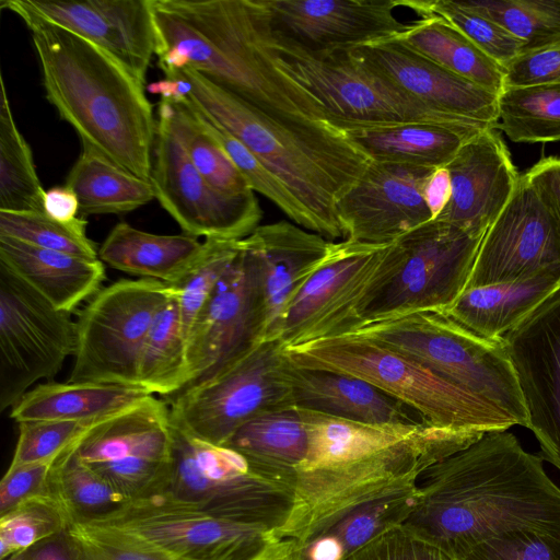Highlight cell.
<instances>
[{"label": "cell", "mask_w": 560, "mask_h": 560, "mask_svg": "<svg viewBox=\"0 0 560 560\" xmlns=\"http://www.w3.org/2000/svg\"><path fill=\"white\" fill-rule=\"evenodd\" d=\"M305 369L357 376L418 410L433 427L486 434L512 423L491 407L427 368L358 335H343L284 348Z\"/></svg>", "instance_id": "52a82bcc"}, {"label": "cell", "mask_w": 560, "mask_h": 560, "mask_svg": "<svg viewBox=\"0 0 560 560\" xmlns=\"http://www.w3.org/2000/svg\"><path fill=\"white\" fill-rule=\"evenodd\" d=\"M44 211L55 220L70 222L79 217L78 197L66 185L52 187L45 192Z\"/></svg>", "instance_id": "11a10c76"}, {"label": "cell", "mask_w": 560, "mask_h": 560, "mask_svg": "<svg viewBox=\"0 0 560 560\" xmlns=\"http://www.w3.org/2000/svg\"><path fill=\"white\" fill-rule=\"evenodd\" d=\"M0 265L55 308L72 313L102 288L105 267L91 260L0 235Z\"/></svg>", "instance_id": "83f0119b"}, {"label": "cell", "mask_w": 560, "mask_h": 560, "mask_svg": "<svg viewBox=\"0 0 560 560\" xmlns=\"http://www.w3.org/2000/svg\"><path fill=\"white\" fill-rule=\"evenodd\" d=\"M65 185L79 200V217L120 214L155 198L150 180L122 168L86 143L72 165Z\"/></svg>", "instance_id": "e575fe53"}, {"label": "cell", "mask_w": 560, "mask_h": 560, "mask_svg": "<svg viewBox=\"0 0 560 560\" xmlns=\"http://www.w3.org/2000/svg\"><path fill=\"white\" fill-rule=\"evenodd\" d=\"M417 486L366 502L302 542L294 540L295 560H347L393 527L402 525L418 504Z\"/></svg>", "instance_id": "1f68e13d"}, {"label": "cell", "mask_w": 560, "mask_h": 560, "mask_svg": "<svg viewBox=\"0 0 560 560\" xmlns=\"http://www.w3.org/2000/svg\"><path fill=\"white\" fill-rule=\"evenodd\" d=\"M498 129L517 143L560 141V84L504 88Z\"/></svg>", "instance_id": "ab89813d"}, {"label": "cell", "mask_w": 560, "mask_h": 560, "mask_svg": "<svg viewBox=\"0 0 560 560\" xmlns=\"http://www.w3.org/2000/svg\"><path fill=\"white\" fill-rule=\"evenodd\" d=\"M107 419L20 422L18 423L19 438L10 465L55 459L70 445L83 438L90 430Z\"/></svg>", "instance_id": "7dc6e473"}, {"label": "cell", "mask_w": 560, "mask_h": 560, "mask_svg": "<svg viewBox=\"0 0 560 560\" xmlns=\"http://www.w3.org/2000/svg\"><path fill=\"white\" fill-rule=\"evenodd\" d=\"M77 442L55 460L47 492L60 502L71 524H92L116 514L131 500L116 491L81 460L75 448Z\"/></svg>", "instance_id": "74e56055"}, {"label": "cell", "mask_w": 560, "mask_h": 560, "mask_svg": "<svg viewBox=\"0 0 560 560\" xmlns=\"http://www.w3.org/2000/svg\"><path fill=\"white\" fill-rule=\"evenodd\" d=\"M159 104L166 109L190 161L211 187L231 196L254 191L186 100L180 103L161 100Z\"/></svg>", "instance_id": "60d3db41"}, {"label": "cell", "mask_w": 560, "mask_h": 560, "mask_svg": "<svg viewBox=\"0 0 560 560\" xmlns=\"http://www.w3.org/2000/svg\"><path fill=\"white\" fill-rule=\"evenodd\" d=\"M56 459L10 465L0 482V514L25 500L46 493Z\"/></svg>", "instance_id": "f5cc1de1"}, {"label": "cell", "mask_w": 560, "mask_h": 560, "mask_svg": "<svg viewBox=\"0 0 560 560\" xmlns=\"http://www.w3.org/2000/svg\"><path fill=\"white\" fill-rule=\"evenodd\" d=\"M163 73L184 79L186 101L235 137L284 185L304 209L311 232L328 240L343 238L335 205L370 159L340 131L275 118L190 68Z\"/></svg>", "instance_id": "5b68a950"}, {"label": "cell", "mask_w": 560, "mask_h": 560, "mask_svg": "<svg viewBox=\"0 0 560 560\" xmlns=\"http://www.w3.org/2000/svg\"><path fill=\"white\" fill-rule=\"evenodd\" d=\"M285 365L282 343L264 341L218 375L168 396L171 422L224 445L252 419L294 407Z\"/></svg>", "instance_id": "8fae6325"}, {"label": "cell", "mask_w": 560, "mask_h": 560, "mask_svg": "<svg viewBox=\"0 0 560 560\" xmlns=\"http://www.w3.org/2000/svg\"><path fill=\"white\" fill-rule=\"evenodd\" d=\"M68 534L75 560H171L106 528L72 523Z\"/></svg>", "instance_id": "681fc988"}, {"label": "cell", "mask_w": 560, "mask_h": 560, "mask_svg": "<svg viewBox=\"0 0 560 560\" xmlns=\"http://www.w3.org/2000/svg\"><path fill=\"white\" fill-rule=\"evenodd\" d=\"M262 560H295L294 541L292 539L281 540Z\"/></svg>", "instance_id": "91938a15"}, {"label": "cell", "mask_w": 560, "mask_h": 560, "mask_svg": "<svg viewBox=\"0 0 560 560\" xmlns=\"http://www.w3.org/2000/svg\"><path fill=\"white\" fill-rule=\"evenodd\" d=\"M88 221L78 217L61 222L45 212L0 211V235L21 242L91 260H97L98 249L86 234Z\"/></svg>", "instance_id": "7bdbcfd3"}, {"label": "cell", "mask_w": 560, "mask_h": 560, "mask_svg": "<svg viewBox=\"0 0 560 560\" xmlns=\"http://www.w3.org/2000/svg\"><path fill=\"white\" fill-rule=\"evenodd\" d=\"M347 50L427 107L497 129L498 94L440 67L397 38Z\"/></svg>", "instance_id": "cb8c5ba5"}, {"label": "cell", "mask_w": 560, "mask_h": 560, "mask_svg": "<svg viewBox=\"0 0 560 560\" xmlns=\"http://www.w3.org/2000/svg\"><path fill=\"white\" fill-rule=\"evenodd\" d=\"M467 2L520 39L524 44V50L540 48L560 40V23L542 8L539 0Z\"/></svg>", "instance_id": "bcb514c9"}, {"label": "cell", "mask_w": 560, "mask_h": 560, "mask_svg": "<svg viewBox=\"0 0 560 560\" xmlns=\"http://www.w3.org/2000/svg\"><path fill=\"white\" fill-rule=\"evenodd\" d=\"M77 349V320L0 265V409L51 380Z\"/></svg>", "instance_id": "5bb4252c"}, {"label": "cell", "mask_w": 560, "mask_h": 560, "mask_svg": "<svg viewBox=\"0 0 560 560\" xmlns=\"http://www.w3.org/2000/svg\"><path fill=\"white\" fill-rule=\"evenodd\" d=\"M307 445V428L295 406L252 419L224 444L293 491L295 469Z\"/></svg>", "instance_id": "836d02e7"}, {"label": "cell", "mask_w": 560, "mask_h": 560, "mask_svg": "<svg viewBox=\"0 0 560 560\" xmlns=\"http://www.w3.org/2000/svg\"><path fill=\"white\" fill-rule=\"evenodd\" d=\"M243 241L259 269L266 341L278 340L289 303L327 258L334 242L288 221L259 225Z\"/></svg>", "instance_id": "484cf974"}, {"label": "cell", "mask_w": 560, "mask_h": 560, "mask_svg": "<svg viewBox=\"0 0 560 560\" xmlns=\"http://www.w3.org/2000/svg\"><path fill=\"white\" fill-rule=\"evenodd\" d=\"M301 411L308 445L295 469L292 514L277 534L296 544L366 502L417 486L429 467L485 435L433 425H370Z\"/></svg>", "instance_id": "7a4b0ae2"}, {"label": "cell", "mask_w": 560, "mask_h": 560, "mask_svg": "<svg viewBox=\"0 0 560 560\" xmlns=\"http://www.w3.org/2000/svg\"><path fill=\"white\" fill-rule=\"evenodd\" d=\"M347 560H450L441 550L398 525L374 538Z\"/></svg>", "instance_id": "f907efd6"}, {"label": "cell", "mask_w": 560, "mask_h": 560, "mask_svg": "<svg viewBox=\"0 0 560 560\" xmlns=\"http://www.w3.org/2000/svg\"><path fill=\"white\" fill-rule=\"evenodd\" d=\"M264 341L259 269L242 240L236 258L187 334L188 384L184 388L218 375Z\"/></svg>", "instance_id": "2e32d148"}, {"label": "cell", "mask_w": 560, "mask_h": 560, "mask_svg": "<svg viewBox=\"0 0 560 560\" xmlns=\"http://www.w3.org/2000/svg\"><path fill=\"white\" fill-rule=\"evenodd\" d=\"M152 493L215 517L265 527L276 536L294 506V491L242 454L200 440L173 423L170 468Z\"/></svg>", "instance_id": "9c48e42d"}, {"label": "cell", "mask_w": 560, "mask_h": 560, "mask_svg": "<svg viewBox=\"0 0 560 560\" xmlns=\"http://www.w3.org/2000/svg\"><path fill=\"white\" fill-rule=\"evenodd\" d=\"M285 370L298 408L370 425H431L415 408L357 376L300 368L288 359Z\"/></svg>", "instance_id": "4316f807"}, {"label": "cell", "mask_w": 560, "mask_h": 560, "mask_svg": "<svg viewBox=\"0 0 560 560\" xmlns=\"http://www.w3.org/2000/svg\"><path fill=\"white\" fill-rule=\"evenodd\" d=\"M560 267V223L525 174L479 245L466 289ZM465 289V290H466Z\"/></svg>", "instance_id": "d6986e66"}, {"label": "cell", "mask_w": 560, "mask_h": 560, "mask_svg": "<svg viewBox=\"0 0 560 560\" xmlns=\"http://www.w3.org/2000/svg\"><path fill=\"white\" fill-rule=\"evenodd\" d=\"M451 191V177L447 168L440 167L434 170L424 190V198L433 220L439 217L448 203Z\"/></svg>", "instance_id": "6f0895ef"}, {"label": "cell", "mask_w": 560, "mask_h": 560, "mask_svg": "<svg viewBox=\"0 0 560 560\" xmlns=\"http://www.w3.org/2000/svg\"><path fill=\"white\" fill-rule=\"evenodd\" d=\"M138 382L139 387L162 397L172 396L188 384L186 334L174 288L147 336Z\"/></svg>", "instance_id": "8d00e7d4"}, {"label": "cell", "mask_w": 560, "mask_h": 560, "mask_svg": "<svg viewBox=\"0 0 560 560\" xmlns=\"http://www.w3.org/2000/svg\"><path fill=\"white\" fill-rule=\"evenodd\" d=\"M388 244L342 240L289 303L278 340L284 348L343 336L360 327L358 310Z\"/></svg>", "instance_id": "ac0fdd59"}, {"label": "cell", "mask_w": 560, "mask_h": 560, "mask_svg": "<svg viewBox=\"0 0 560 560\" xmlns=\"http://www.w3.org/2000/svg\"><path fill=\"white\" fill-rule=\"evenodd\" d=\"M27 552L28 550L15 552L0 560H27Z\"/></svg>", "instance_id": "6125c7cd"}, {"label": "cell", "mask_w": 560, "mask_h": 560, "mask_svg": "<svg viewBox=\"0 0 560 560\" xmlns=\"http://www.w3.org/2000/svg\"><path fill=\"white\" fill-rule=\"evenodd\" d=\"M27 560H75L68 529L46 538L28 549Z\"/></svg>", "instance_id": "9f6ffc18"}, {"label": "cell", "mask_w": 560, "mask_h": 560, "mask_svg": "<svg viewBox=\"0 0 560 560\" xmlns=\"http://www.w3.org/2000/svg\"><path fill=\"white\" fill-rule=\"evenodd\" d=\"M172 291L171 284L148 278L121 279L101 289L77 320V349L68 382L139 387L147 336Z\"/></svg>", "instance_id": "7c38bea8"}, {"label": "cell", "mask_w": 560, "mask_h": 560, "mask_svg": "<svg viewBox=\"0 0 560 560\" xmlns=\"http://www.w3.org/2000/svg\"><path fill=\"white\" fill-rule=\"evenodd\" d=\"M1 8L24 10L82 36L144 85L155 55L151 0H2Z\"/></svg>", "instance_id": "603a6c76"}, {"label": "cell", "mask_w": 560, "mask_h": 560, "mask_svg": "<svg viewBox=\"0 0 560 560\" xmlns=\"http://www.w3.org/2000/svg\"><path fill=\"white\" fill-rule=\"evenodd\" d=\"M31 32L47 101L81 139L150 180L156 124L144 85L82 36L33 13L10 10Z\"/></svg>", "instance_id": "277c9868"}, {"label": "cell", "mask_w": 560, "mask_h": 560, "mask_svg": "<svg viewBox=\"0 0 560 560\" xmlns=\"http://www.w3.org/2000/svg\"><path fill=\"white\" fill-rule=\"evenodd\" d=\"M46 190L38 178L30 144L20 132L1 75L0 211L45 212Z\"/></svg>", "instance_id": "f35d334b"}, {"label": "cell", "mask_w": 560, "mask_h": 560, "mask_svg": "<svg viewBox=\"0 0 560 560\" xmlns=\"http://www.w3.org/2000/svg\"><path fill=\"white\" fill-rule=\"evenodd\" d=\"M154 396L140 387L107 383L38 384L13 407L18 423L38 420H102L112 418Z\"/></svg>", "instance_id": "4dcf8cb0"}, {"label": "cell", "mask_w": 560, "mask_h": 560, "mask_svg": "<svg viewBox=\"0 0 560 560\" xmlns=\"http://www.w3.org/2000/svg\"><path fill=\"white\" fill-rule=\"evenodd\" d=\"M163 71L190 68L287 122L328 125L319 104L272 66L262 0H151Z\"/></svg>", "instance_id": "3957f363"}, {"label": "cell", "mask_w": 560, "mask_h": 560, "mask_svg": "<svg viewBox=\"0 0 560 560\" xmlns=\"http://www.w3.org/2000/svg\"><path fill=\"white\" fill-rule=\"evenodd\" d=\"M525 175L541 201L560 223V158L542 159Z\"/></svg>", "instance_id": "db71d44e"}, {"label": "cell", "mask_w": 560, "mask_h": 560, "mask_svg": "<svg viewBox=\"0 0 560 560\" xmlns=\"http://www.w3.org/2000/svg\"><path fill=\"white\" fill-rule=\"evenodd\" d=\"M273 35L311 52L350 49L399 37L402 0H262Z\"/></svg>", "instance_id": "7402d4cb"}, {"label": "cell", "mask_w": 560, "mask_h": 560, "mask_svg": "<svg viewBox=\"0 0 560 560\" xmlns=\"http://www.w3.org/2000/svg\"><path fill=\"white\" fill-rule=\"evenodd\" d=\"M419 18L436 16L463 33L488 57L505 68L524 50V44L467 1L402 0Z\"/></svg>", "instance_id": "b9f144b4"}, {"label": "cell", "mask_w": 560, "mask_h": 560, "mask_svg": "<svg viewBox=\"0 0 560 560\" xmlns=\"http://www.w3.org/2000/svg\"><path fill=\"white\" fill-rule=\"evenodd\" d=\"M542 8L560 23V0H539Z\"/></svg>", "instance_id": "94428289"}, {"label": "cell", "mask_w": 560, "mask_h": 560, "mask_svg": "<svg viewBox=\"0 0 560 560\" xmlns=\"http://www.w3.org/2000/svg\"><path fill=\"white\" fill-rule=\"evenodd\" d=\"M351 334L421 364L491 407L513 427L527 428V409L502 339L479 337L440 312L373 322Z\"/></svg>", "instance_id": "8992f818"}, {"label": "cell", "mask_w": 560, "mask_h": 560, "mask_svg": "<svg viewBox=\"0 0 560 560\" xmlns=\"http://www.w3.org/2000/svg\"><path fill=\"white\" fill-rule=\"evenodd\" d=\"M275 548H276V547H275ZM268 555H269V553H268ZM268 555H267V556H268ZM261 560H262V559H261Z\"/></svg>", "instance_id": "be15d7a7"}, {"label": "cell", "mask_w": 560, "mask_h": 560, "mask_svg": "<svg viewBox=\"0 0 560 560\" xmlns=\"http://www.w3.org/2000/svg\"><path fill=\"white\" fill-rule=\"evenodd\" d=\"M242 240H205L198 258L178 282L171 284L178 298L186 340L197 315L236 258Z\"/></svg>", "instance_id": "f6af8a7d"}, {"label": "cell", "mask_w": 560, "mask_h": 560, "mask_svg": "<svg viewBox=\"0 0 560 560\" xmlns=\"http://www.w3.org/2000/svg\"><path fill=\"white\" fill-rule=\"evenodd\" d=\"M70 525L68 513L50 493L25 500L0 514V559L28 550Z\"/></svg>", "instance_id": "ee69618b"}, {"label": "cell", "mask_w": 560, "mask_h": 560, "mask_svg": "<svg viewBox=\"0 0 560 560\" xmlns=\"http://www.w3.org/2000/svg\"><path fill=\"white\" fill-rule=\"evenodd\" d=\"M487 129L424 122L336 128L370 161L433 170L445 167L466 141Z\"/></svg>", "instance_id": "f1b7e54d"}, {"label": "cell", "mask_w": 560, "mask_h": 560, "mask_svg": "<svg viewBox=\"0 0 560 560\" xmlns=\"http://www.w3.org/2000/svg\"><path fill=\"white\" fill-rule=\"evenodd\" d=\"M152 94H159L161 100L180 103L186 100L188 83L177 77H164L162 80L153 82L147 86Z\"/></svg>", "instance_id": "680465c9"}, {"label": "cell", "mask_w": 560, "mask_h": 560, "mask_svg": "<svg viewBox=\"0 0 560 560\" xmlns=\"http://www.w3.org/2000/svg\"><path fill=\"white\" fill-rule=\"evenodd\" d=\"M542 459L560 470V288L502 337Z\"/></svg>", "instance_id": "44dd1931"}, {"label": "cell", "mask_w": 560, "mask_h": 560, "mask_svg": "<svg viewBox=\"0 0 560 560\" xmlns=\"http://www.w3.org/2000/svg\"><path fill=\"white\" fill-rule=\"evenodd\" d=\"M202 248L203 242L187 234H153L119 222L100 246L98 258L117 270L175 284Z\"/></svg>", "instance_id": "d6a6232c"}, {"label": "cell", "mask_w": 560, "mask_h": 560, "mask_svg": "<svg viewBox=\"0 0 560 560\" xmlns=\"http://www.w3.org/2000/svg\"><path fill=\"white\" fill-rule=\"evenodd\" d=\"M396 38L440 67L492 93L499 95L504 89V68L440 18L422 16L411 21L408 31Z\"/></svg>", "instance_id": "d590c367"}, {"label": "cell", "mask_w": 560, "mask_h": 560, "mask_svg": "<svg viewBox=\"0 0 560 560\" xmlns=\"http://www.w3.org/2000/svg\"><path fill=\"white\" fill-rule=\"evenodd\" d=\"M81 460L130 500L154 492L172 456L168 405L154 396L109 418L77 442Z\"/></svg>", "instance_id": "e0dca14e"}, {"label": "cell", "mask_w": 560, "mask_h": 560, "mask_svg": "<svg viewBox=\"0 0 560 560\" xmlns=\"http://www.w3.org/2000/svg\"><path fill=\"white\" fill-rule=\"evenodd\" d=\"M481 240L432 220L389 243L359 306L360 327L448 307L466 289Z\"/></svg>", "instance_id": "30bf717a"}, {"label": "cell", "mask_w": 560, "mask_h": 560, "mask_svg": "<svg viewBox=\"0 0 560 560\" xmlns=\"http://www.w3.org/2000/svg\"><path fill=\"white\" fill-rule=\"evenodd\" d=\"M86 525L118 533L171 560H261L281 541L265 527L215 517L158 493Z\"/></svg>", "instance_id": "4fadbf2b"}, {"label": "cell", "mask_w": 560, "mask_h": 560, "mask_svg": "<svg viewBox=\"0 0 560 560\" xmlns=\"http://www.w3.org/2000/svg\"><path fill=\"white\" fill-rule=\"evenodd\" d=\"M433 168L370 161L337 199L343 240L383 245L433 220L424 198Z\"/></svg>", "instance_id": "ffe728a7"}, {"label": "cell", "mask_w": 560, "mask_h": 560, "mask_svg": "<svg viewBox=\"0 0 560 560\" xmlns=\"http://www.w3.org/2000/svg\"><path fill=\"white\" fill-rule=\"evenodd\" d=\"M542 460L509 431L486 433L421 475L402 525L450 560L508 533L560 532V488Z\"/></svg>", "instance_id": "6da1fadb"}, {"label": "cell", "mask_w": 560, "mask_h": 560, "mask_svg": "<svg viewBox=\"0 0 560 560\" xmlns=\"http://www.w3.org/2000/svg\"><path fill=\"white\" fill-rule=\"evenodd\" d=\"M495 130L487 129L470 138L445 166L451 177V198L434 219L476 237H483L510 201L520 178Z\"/></svg>", "instance_id": "d4e9b609"}, {"label": "cell", "mask_w": 560, "mask_h": 560, "mask_svg": "<svg viewBox=\"0 0 560 560\" xmlns=\"http://www.w3.org/2000/svg\"><path fill=\"white\" fill-rule=\"evenodd\" d=\"M457 560H560V532L508 533L474 547Z\"/></svg>", "instance_id": "c3c4849f"}, {"label": "cell", "mask_w": 560, "mask_h": 560, "mask_svg": "<svg viewBox=\"0 0 560 560\" xmlns=\"http://www.w3.org/2000/svg\"><path fill=\"white\" fill-rule=\"evenodd\" d=\"M560 84V40L524 50L504 68V88Z\"/></svg>", "instance_id": "816d5d0a"}, {"label": "cell", "mask_w": 560, "mask_h": 560, "mask_svg": "<svg viewBox=\"0 0 560 560\" xmlns=\"http://www.w3.org/2000/svg\"><path fill=\"white\" fill-rule=\"evenodd\" d=\"M560 288V267L528 278L466 289L440 313L472 334L502 339Z\"/></svg>", "instance_id": "f546056e"}, {"label": "cell", "mask_w": 560, "mask_h": 560, "mask_svg": "<svg viewBox=\"0 0 560 560\" xmlns=\"http://www.w3.org/2000/svg\"><path fill=\"white\" fill-rule=\"evenodd\" d=\"M150 183L155 198L185 234L240 241L262 217L255 191L231 196L215 190L197 171L166 109L159 104Z\"/></svg>", "instance_id": "9a60e30c"}, {"label": "cell", "mask_w": 560, "mask_h": 560, "mask_svg": "<svg viewBox=\"0 0 560 560\" xmlns=\"http://www.w3.org/2000/svg\"><path fill=\"white\" fill-rule=\"evenodd\" d=\"M265 47L276 70L319 104L334 129L343 125L404 122L491 128L427 107L351 56L347 49L311 52L273 35L268 14Z\"/></svg>", "instance_id": "ba28073f"}]
</instances>
